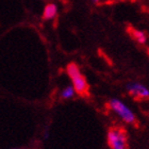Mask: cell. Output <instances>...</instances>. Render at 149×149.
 <instances>
[{"label":"cell","mask_w":149,"mask_h":149,"mask_svg":"<svg viewBox=\"0 0 149 149\" xmlns=\"http://www.w3.org/2000/svg\"><path fill=\"white\" fill-rule=\"evenodd\" d=\"M128 32L132 36V38L134 40H136L141 45H145L147 43V35L145 32L141 31L139 29H135L134 27H128Z\"/></svg>","instance_id":"obj_6"},{"label":"cell","mask_w":149,"mask_h":149,"mask_svg":"<svg viewBox=\"0 0 149 149\" xmlns=\"http://www.w3.org/2000/svg\"><path fill=\"white\" fill-rule=\"evenodd\" d=\"M58 6L56 3L49 2L47 3L43 11V18L45 20H52L58 16Z\"/></svg>","instance_id":"obj_5"},{"label":"cell","mask_w":149,"mask_h":149,"mask_svg":"<svg viewBox=\"0 0 149 149\" xmlns=\"http://www.w3.org/2000/svg\"><path fill=\"white\" fill-rule=\"evenodd\" d=\"M126 88L130 95H132L137 99L149 98V90L145 85L139 83V82H129L126 85Z\"/></svg>","instance_id":"obj_4"},{"label":"cell","mask_w":149,"mask_h":149,"mask_svg":"<svg viewBox=\"0 0 149 149\" xmlns=\"http://www.w3.org/2000/svg\"><path fill=\"white\" fill-rule=\"evenodd\" d=\"M109 107L126 123H128V124L135 123V116H134L133 112L131 111L124 102H121L120 100L111 99L109 102Z\"/></svg>","instance_id":"obj_3"},{"label":"cell","mask_w":149,"mask_h":149,"mask_svg":"<svg viewBox=\"0 0 149 149\" xmlns=\"http://www.w3.org/2000/svg\"><path fill=\"white\" fill-rule=\"evenodd\" d=\"M14 149H16V148H14Z\"/></svg>","instance_id":"obj_9"},{"label":"cell","mask_w":149,"mask_h":149,"mask_svg":"<svg viewBox=\"0 0 149 149\" xmlns=\"http://www.w3.org/2000/svg\"><path fill=\"white\" fill-rule=\"evenodd\" d=\"M74 93H76V90H74V85H69V86H66L64 90L61 92V98L63 99H69V98H72L74 97Z\"/></svg>","instance_id":"obj_7"},{"label":"cell","mask_w":149,"mask_h":149,"mask_svg":"<svg viewBox=\"0 0 149 149\" xmlns=\"http://www.w3.org/2000/svg\"><path fill=\"white\" fill-rule=\"evenodd\" d=\"M108 144L112 149H128L127 135L124 129L111 128L108 132Z\"/></svg>","instance_id":"obj_2"},{"label":"cell","mask_w":149,"mask_h":149,"mask_svg":"<svg viewBox=\"0 0 149 149\" xmlns=\"http://www.w3.org/2000/svg\"><path fill=\"white\" fill-rule=\"evenodd\" d=\"M66 72L69 78L72 81L76 93L81 96H87L88 95V85H87L86 79L81 74L80 69L76 63H69L66 67Z\"/></svg>","instance_id":"obj_1"},{"label":"cell","mask_w":149,"mask_h":149,"mask_svg":"<svg viewBox=\"0 0 149 149\" xmlns=\"http://www.w3.org/2000/svg\"><path fill=\"white\" fill-rule=\"evenodd\" d=\"M95 4H106V3H109L114 1V0H92Z\"/></svg>","instance_id":"obj_8"}]
</instances>
